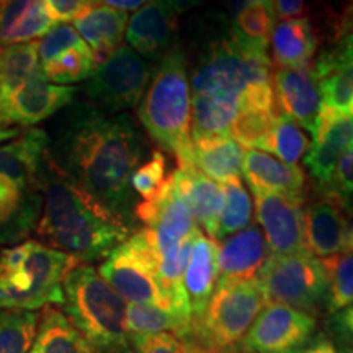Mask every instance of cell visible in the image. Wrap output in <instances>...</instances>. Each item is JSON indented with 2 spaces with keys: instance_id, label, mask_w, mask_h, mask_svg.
Listing matches in <instances>:
<instances>
[{
  "instance_id": "1",
  "label": "cell",
  "mask_w": 353,
  "mask_h": 353,
  "mask_svg": "<svg viewBox=\"0 0 353 353\" xmlns=\"http://www.w3.org/2000/svg\"><path fill=\"white\" fill-rule=\"evenodd\" d=\"M48 138L51 164L126 226L138 229L134 211L139 201L131 176L151 152L130 114L72 101Z\"/></svg>"
},
{
  "instance_id": "2",
  "label": "cell",
  "mask_w": 353,
  "mask_h": 353,
  "mask_svg": "<svg viewBox=\"0 0 353 353\" xmlns=\"http://www.w3.org/2000/svg\"><path fill=\"white\" fill-rule=\"evenodd\" d=\"M41 213L34 232L41 244L59 250L79 263L105 260L136 229L70 183L51 164L46 152L41 176Z\"/></svg>"
},
{
  "instance_id": "3",
  "label": "cell",
  "mask_w": 353,
  "mask_h": 353,
  "mask_svg": "<svg viewBox=\"0 0 353 353\" xmlns=\"http://www.w3.org/2000/svg\"><path fill=\"white\" fill-rule=\"evenodd\" d=\"M138 117L154 143L174 154L179 167L188 164L192 90L187 57L179 44L156 64L151 82L139 101Z\"/></svg>"
},
{
  "instance_id": "4",
  "label": "cell",
  "mask_w": 353,
  "mask_h": 353,
  "mask_svg": "<svg viewBox=\"0 0 353 353\" xmlns=\"http://www.w3.org/2000/svg\"><path fill=\"white\" fill-rule=\"evenodd\" d=\"M268 44L241 37L232 25L229 32L210 43L193 65L192 97H214L239 103L244 95L272 87V63Z\"/></svg>"
},
{
  "instance_id": "5",
  "label": "cell",
  "mask_w": 353,
  "mask_h": 353,
  "mask_svg": "<svg viewBox=\"0 0 353 353\" xmlns=\"http://www.w3.org/2000/svg\"><path fill=\"white\" fill-rule=\"evenodd\" d=\"M61 309L99 353H134L126 330V301L95 265L77 263L64 278Z\"/></svg>"
},
{
  "instance_id": "6",
  "label": "cell",
  "mask_w": 353,
  "mask_h": 353,
  "mask_svg": "<svg viewBox=\"0 0 353 353\" xmlns=\"http://www.w3.org/2000/svg\"><path fill=\"white\" fill-rule=\"evenodd\" d=\"M77 263L34 239L0 250V309L41 311L61 306L64 278Z\"/></svg>"
},
{
  "instance_id": "7",
  "label": "cell",
  "mask_w": 353,
  "mask_h": 353,
  "mask_svg": "<svg viewBox=\"0 0 353 353\" xmlns=\"http://www.w3.org/2000/svg\"><path fill=\"white\" fill-rule=\"evenodd\" d=\"M265 304L267 298L255 278L218 285L205 314L192 324L185 342L201 350L231 352L239 345Z\"/></svg>"
},
{
  "instance_id": "8",
  "label": "cell",
  "mask_w": 353,
  "mask_h": 353,
  "mask_svg": "<svg viewBox=\"0 0 353 353\" xmlns=\"http://www.w3.org/2000/svg\"><path fill=\"white\" fill-rule=\"evenodd\" d=\"M267 303L286 304L316 317L325 312L329 276L322 259L307 250L268 255L255 276Z\"/></svg>"
},
{
  "instance_id": "9",
  "label": "cell",
  "mask_w": 353,
  "mask_h": 353,
  "mask_svg": "<svg viewBox=\"0 0 353 353\" xmlns=\"http://www.w3.org/2000/svg\"><path fill=\"white\" fill-rule=\"evenodd\" d=\"M128 304H154L169 311L159 285V254L148 228L132 231L97 268Z\"/></svg>"
},
{
  "instance_id": "10",
  "label": "cell",
  "mask_w": 353,
  "mask_h": 353,
  "mask_svg": "<svg viewBox=\"0 0 353 353\" xmlns=\"http://www.w3.org/2000/svg\"><path fill=\"white\" fill-rule=\"evenodd\" d=\"M156 64L128 44H120L103 64L97 65L83 87L87 103L107 113L136 108L151 82Z\"/></svg>"
},
{
  "instance_id": "11",
  "label": "cell",
  "mask_w": 353,
  "mask_h": 353,
  "mask_svg": "<svg viewBox=\"0 0 353 353\" xmlns=\"http://www.w3.org/2000/svg\"><path fill=\"white\" fill-rule=\"evenodd\" d=\"M48 131L28 128L0 145V201L21 203L41 192Z\"/></svg>"
},
{
  "instance_id": "12",
  "label": "cell",
  "mask_w": 353,
  "mask_h": 353,
  "mask_svg": "<svg viewBox=\"0 0 353 353\" xmlns=\"http://www.w3.org/2000/svg\"><path fill=\"white\" fill-rule=\"evenodd\" d=\"M317 332V319L286 304L267 303L237 345L242 353H298Z\"/></svg>"
},
{
  "instance_id": "13",
  "label": "cell",
  "mask_w": 353,
  "mask_h": 353,
  "mask_svg": "<svg viewBox=\"0 0 353 353\" xmlns=\"http://www.w3.org/2000/svg\"><path fill=\"white\" fill-rule=\"evenodd\" d=\"M352 20L341 17L332 46L325 48L312 61V77L321 94L322 107L335 112H353V57H352Z\"/></svg>"
},
{
  "instance_id": "14",
  "label": "cell",
  "mask_w": 353,
  "mask_h": 353,
  "mask_svg": "<svg viewBox=\"0 0 353 353\" xmlns=\"http://www.w3.org/2000/svg\"><path fill=\"white\" fill-rule=\"evenodd\" d=\"M255 198L259 228L273 255L296 254L306 250L304 244V201L281 193L250 188Z\"/></svg>"
},
{
  "instance_id": "15",
  "label": "cell",
  "mask_w": 353,
  "mask_h": 353,
  "mask_svg": "<svg viewBox=\"0 0 353 353\" xmlns=\"http://www.w3.org/2000/svg\"><path fill=\"white\" fill-rule=\"evenodd\" d=\"M77 87L57 85L44 79L41 68L13 92L0 113L7 126H34L69 107L77 95Z\"/></svg>"
},
{
  "instance_id": "16",
  "label": "cell",
  "mask_w": 353,
  "mask_h": 353,
  "mask_svg": "<svg viewBox=\"0 0 353 353\" xmlns=\"http://www.w3.org/2000/svg\"><path fill=\"white\" fill-rule=\"evenodd\" d=\"M311 134L312 143L304 156V165L322 190L332 176L339 157L352 148L353 114L321 107Z\"/></svg>"
},
{
  "instance_id": "17",
  "label": "cell",
  "mask_w": 353,
  "mask_h": 353,
  "mask_svg": "<svg viewBox=\"0 0 353 353\" xmlns=\"http://www.w3.org/2000/svg\"><path fill=\"white\" fill-rule=\"evenodd\" d=\"M128 46L156 64L179 44L176 15L162 0H149L128 19Z\"/></svg>"
},
{
  "instance_id": "18",
  "label": "cell",
  "mask_w": 353,
  "mask_h": 353,
  "mask_svg": "<svg viewBox=\"0 0 353 353\" xmlns=\"http://www.w3.org/2000/svg\"><path fill=\"white\" fill-rule=\"evenodd\" d=\"M304 244L317 259L352 250V226L347 211L329 198H317L303 211Z\"/></svg>"
},
{
  "instance_id": "19",
  "label": "cell",
  "mask_w": 353,
  "mask_h": 353,
  "mask_svg": "<svg viewBox=\"0 0 353 353\" xmlns=\"http://www.w3.org/2000/svg\"><path fill=\"white\" fill-rule=\"evenodd\" d=\"M272 88L276 113L309 132L314 131L322 101L311 70L278 68Z\"/></svg>"
},
{
  "instance_id": "20",
  "label": "cell",
  "mask_w": 353,
  "mask_h": 353,
  "mask_svg": "<svg viewBox=\"0 0 353 353\" xmlns=\"http://www.w3.org/2000/svg\"><path fill=\"white\" fill-rule=\"evenodd\" d=\"M218 244V285L254 280L270 255L259 224H249ZM216 285V286H218Z\"/></svg>"
},
{
  "instance_id": "21",
  "label": "cell",
  "mask_w": 353,
  "mask_h": 353,
  "mask_svg": "<svg viewBox=\"0 0 353 353\" xmlns=\"http://www.w3.org/2000/svg\"><path fill=\"white\" fill-rule=\"evenodd\" d=\"M170 179L176 193L187 203L198 229L201 232L205 231V236L214 241L224 201L221 183L192 165L179 167L172 172Z\"/></svg>"
},
{
  "instance_id": "22",
  "label": "cell",
  "mask_w": 353,
  "mask_h": 353,
  "mask_svg": "<svg viewBox=\"0 0 353 353\" xmlns=\"http://www.w3.org/2000/svg\"><path fill=\"white\" fill-rule=\"evenodd\" d=\"M218 285V244L198 229L185 265L183 288L187 293L192 324L205 314Z\"/></svg>"
},
{
  "instance_id": "23",
  "label": "cell",
  "mask_w": 353,
  "mask_h": 353,
  "mask_svg": "<svg viewBox=\"0 0 353 353\" xmlns=\"http://www.w3.org/2000/svg\"><path fill=\"white\" fill-rule=\"evenodd\" d=\"M242 174L249 188L267 190L306 201V174L301 167L288 165L272 154L247 149L242 159Z\"/></svg>"
},
{
  "instance_id": "24",
  "label": "cell",
  "mask_w": 353,
  "mask_h": 353,
  "mask_svg": "<svg viewBox=\"0 0 353 353\" xmlns=\"http://www.w3.org/2000/svg\"><path fill=\"white\" fill-rule=\"evenodd\" d=\"M128 19V12L101 3L87 8L74 20V28L90 50L95 68L103 64L112 52L123 44Z\"/></svg>"
},
{
  "instance_id": "25",
  "label": "cell",
  "mask_w": 353,
  "mask_h": 353,
  "mask_svg": "<svg viewBox=\"0 0 353 353\" xmlns=\"http://www.w3.org/2000/svg\"><path fill=\"white\" fill-rule=\"evenodd\" d=\"M273 63L283 69L311 68L317 52V37L306 17L280 20L270 33Z\"/></svg>"
},
{
  "instance_id": "26",
  "label": "cell",
  "mask_w": 353,
  "mask_h": 353,
  "mask_svg": "<svg viewBox=\"0 0 353 353\" xmlns=\"http://www.w3.org/2000/svg\"><path fill=\"white\" fill-rule=\"evenodd\" d=\"M52 25L44 0H0V46L38 41Z\"/></svg>"
},
{
  "instance_id": "27",
  "label": "cell",
  "mask_w": 353,
  "mask_h": 353,
  "mask_svg": "<svg viewBox=\"0 0 353 353\" xmlns=\"http://www.w3.org/2000/svg\"><path fill=\"white\" fill-rule=\"evenodd\" d=\"M30 353H99L59 306L39 311L37 335Z\"/></svg>"
},
{
  "instance_id": "28",
  "label": "cell",
  "mask_w": 353,
  "mask_h": 353,
  "mask_svg": "<svg viewBox=\"0 0 353 353\" xmlns=\"http://www.w3.org/2000/svg\"><path fill=\"white\" fill-rule=\"evenodd\" d=\"M242 159H244V151L241 145L229 136H224V138L192 141L187 165L195 167L214 182L224 183L234 176H241Z\"/></svg>"
},
{
  "instance_id": "29",
  "label": "cell",
  "mask_w": 353,
  "mask_h": 353,
  "mask_svg": "<svg viewBox=\"0 0 353 353\" xmlns=\"http://www.w3.org/2000/svg\"><path fill=\"white\" fill-rule=\"evenodd\" d=\"M38 69V41L0 46V113L13 92Z\"/></svg>"
},
{
  "instance_id": "30",
  "label": "cell",
  "mask_w": 353,
  "mask_h": 353,
  "mask_svg": "<svg viewBox=\"0 0 353 353\" xmlns=\"http://www.w3.org/2000/svg\"><path fill=\"white\" fill-rule=\"evenodd\" d=\"M125 322L132 348L136 342L162 332L174 334L182 341L187 337L176 317L167 309L154 304H126Z\"/></svg>"
},
{
  "instance_id": "31",
  "label": "cell",
  "mask_w": 353,
  "mask_h": 353,
  "mask_svg": "<svg viewBox=\"0 0 353 353\" xmlns=\"http://www.w3.org/2000/svg\"><path fill=\"white\" fill-rule=\"evenodd\" d=\"M41 205V193L21 203L0 201V247H12L28 239L38 224Z\"/></svg>"
},
{
  "instance_id": "32",
  "label": "cell",
  "mask_w": 353,
  "mask_h": 353,
  "mask_svg": "<svg viewBox=\"0 0 353 353\" xmlns=\"http://www.w3.org/2000/svg\"><path fill=\"white\" fill-rule=\"evenodd\" d=\"M221 188H223L224 201L214 241L224 239L252 224V198L242 183L241 176H234L228 182L221 183Z\"/></svg>"
},
{
  "instance_id": "33",
  "label": "cell",
  "mask_w": 353,
  "mask_h": 353,
  "mask_svg": "<svg viewBox=\"0 0 353 353\" xmlns=\"http://www.w3.org/2000/svg\"><path fill=\"white\" fill-rule=\"evenodd\" d=\"M309 145H311V141L301 126L283 117H278L270 134L255 149L273 154L278 161L288 165H298L299 161L306 156Z\"/></svg>"
},
{
  "instance_id": "34",
  "label": "cell",
  "mask_w": 353,
  "mask_h": 353,
  "mask_svg": "<svg viewBox=\"0 0 353 353\" xmlns=\"http://www.w3.org/2000/svg\"><path fill=\"white\" fill-rule=\"evenodd\" d=\"M38 321L39 311L0 309V353H30Z\"/></svg>"
},
{
  "instance_id": "35",
  "label": "cell",
  "mask_w": 353,
  "mask_h": 353,
  "mask_svg": "<svg viewBox=\"0 0 353 353\" xmlns=\"http://www.w3.org/2000/svg\"><path fill=\"white\" fill-rule=\"evenodd\" d=\"M278 117L276 110L239 108L229 128V138L241 148L255 149L270 134Z\"/></svg>"
},
{
  "instance_id": "36",
  "label": "cell",
  "mask_w": 353,
  "mask_h": 353,
  "mask_svg": "<svg viewBox=\"0 0 353 353\" xmlns=\"http://www.w3.org/2000/svg\"><path fill=\"white\" fill-rule=\"evenodd\" d=\"M329 276V293L325 312L334 314L353 303V257L352 250L322 259Z\"/></svg>"
},
{
  "instance_id": "37",
  "label": "cell",
  "mask_w": 353,
  "mask_h": 353,
  "mask_svg": "<svg viewBox=\"0 0 353 353\" xmlns=\"http://www.w3.org/2000/svg\"><path fill=\"white\" fill-rule=\"evenodd\" d=\"M44 79L57 85H69V83L82 82L90 77L94 72V59L88 46L72 48V50L63 52L51 63L39 65Z\"/></svg>"
},
{
  "instance_id": "38",
  "label": "cell",
  "mask_w": 353,
  "mask_h": 353,
  "mask_svg": "<svg viewBox=\"0 0 353 353\" xmlns=\"http://www.w3.org/2000/svg\"><path fill=\"white\" fill-rule=\"evenodd\" d=\"M167 159L162 151H154L131 176V188L141 201L156 198L167 182Z\"/></svg>"
},
{
  "instance_id": "39",
  "label": "cell",
  "mask_w": 353,
  "mask_h": 353,
  "mask_svg": "<svg viewBox=\"0 0 353 353\" xmlns=\"http://www.w3.org/2000/svg\"><path fill=\"white\" fill-rule=\"evenodd\" d=\"M275 20V12H273L272 3H252V6L245 7L232 20L231 25L245 39L260 44H268V37H270Z\"/></svg>"
},
{
  "instance_id": "40",
  "label": "cell",
  "mask_w": 353,
  "mask_h": 353,
  "mask_svg": "<svg viewBox=\"0 0 353 353\" xmlns=\"http://www.w3.org/2000/svg\"><path fill=\"white\" fill-rule=\"evenodd\" d=\"M81 46H85V41L81 38V34L77 33V30L72 25L54 23L38 41L39 65L51 63L63 52Z\"/></svg>"
},
{
  "instance_id": "41",
  "label": "cell",
  "mask_w": 353,
  "mask_h": 353,
  "mask_svg": "<svg viewBox=\"0 0 353 353\" xmlns=\"http://www.w3.org/2000/svg\"><path fill=\"white\" fill-rule=\"evenodd\" d=\"M353 152L352 148L342 152L339 157L337 165L330 180L324 188L319 190L321 195L324 198H329L342 206L343 210L350 211L352 208V190H353Z\"/></svg>"
},
{
  "instance_id": "42",
  "label": "cell",
  "mask_w": 353,
  "mask_h": 353,
  "mask_svg": "<svg viewBox=\"0 0 353 353\" xmlns=\"http://www.w3.org/2000/svg\"><path fill=\"white\" fill-rule=\"evenodd\" d=\"M352 306L329 314L325 335L339 353H352Z\"/></svg>"
},
{
  "instance_id": "43",
  "label": "cell",
  "mask_w": 353,
  "mask_h": 353,
  "mask_svg": "<svg viewBox=\"0 0 353 353\" xmlns=\"http://www.w3.org/2000/svg\"><path fill=\"white\" fill-rule=\"evenodd\" d=\"M134 353H195V350L176 335L162 332L136 342Z\"/></svg>"
},
{
  "instance_id": "44",
  "label": "cell",
  "mask_w": 353,
  "mask_h": 353,
  "mask_svg": "<svg viewBox=\"0 0 353 353\" xmlns=\"http://www.w3.org/2000/svg\"><path fill=\"white\" fill-rule=\"evenodd\" d=\"M44 3L54 23H65L76 20L87 8L97 6L99 0H44Z\"/></svg>"
},
{
  "instance_id": "45",
  "label": "cell",
  "mask_w": 353,
  "mask_h": 353,
  "mask_svg": "<svg viewBox=\"0 0 353 353\" xmlns=\"http://www.w3.org/2000/svg\"><path fill=\"white\" fill-rule=\"evenodd\" d=\"M273 12L275 19H296L304 12V0H273Z\"/></svg>"
},
{
  "instance_id": "46",
  "label": "cell",
  "mask_w": 353,
  "mask_h": 353,
  "mask_svg": "<svg viewBox=\"0 0 353 353\" xmlns=\"http://www.w3.org/2000/svg\"><path fill=\"white\" fill-rule=\"evenodd\" d=\"M298 353H339L324 332H316Z\"/></svg>"
},
{
  "instance_id": "47",
  "label": "cell",
  "mask_w": 353,
  "mask_h": 353,
  "mask_svg": "<svg viewBox=\"0 0 353 353\" xmlns=\"http://www.w3.org/2000/svg\"><path fill=\"white\" fill-rule=\"evenodd\" d=\"M162 2L170 8L175 15H179V13H185L192 10V8L200 7L201 3L206 2V0H162Z\"/></svg>"
},
{
  "instance_id": "48",
  "label": "cell",
  "mask_w": 353,
  "mask_h": 353,
  "mask_svg": "<svg viewBox=\"0 0 353 353\" xmlns=\"http://www.w3.org/2000/svg\"><path fill=\"white\" fill-rule=\"evenodd\" d=\"M99 2L103 3V6L117 8V10L130 12L138 10L139 7H143L145 2H149V0H99Z\"/></svg>"
},
{
  "instance_id": "49",
  "label": "cell",
  "mask_w": 353,
  "mask_h": 353,
  "mask_svg": "<svg viewBox=\"0 0 353 353\" xmlns=\"http://www.w3.org/2000/svg\"><path fill=\"white\" fill-rule=\"evenodd\" d=\"M252 3H272L273 6V0H226V6H228V12L231 15V19H236L239 13L244 10L245 7L252 6Z\"/></svg>"
},
{
  "instance_id": "50",
  "label": "cell",
  "mask_w": 353,
  "mask_h": 353,
  "mask_svg": "<svg viewBox=\"0 0 353 353\" xmlns=\"http://www.w3.org/2000/svg\"><path fill=\"white\" fill-rule=\"evenodd\" d=\"M20 132H21L20 128L7 126V125H2V123H0V144L6 143V141H8V139L17 138Z\"/></svg>"
},
{
  "instance_id": "51",
  "label": "cell",
  "mask_w": 353,
  "mask_h": 353,
  "mask_svg": "<svg viewBox=\"0 0 353 353\" xmlns=\"http://www.w3.org/2000/svg\"><path fill=\"white\" fill-rule=\"evenodd\" d=\"M193 350H195V353H234V352H236V348H234V350H231V352H208V350H201V348L193 347Z\"/></svg>"
},
{
  "instance_id": "52",
  "label": "cell",
  "mask_w": 353,
  "mask_h": 353,
  "mask_svg": "<svg viewBox=\"0 0 353 353\" xmlns=\"http://www.w3.org/2000/svg\"><path fill=\"white\" fill-rule=\"evenodd\" d=\"M234 353H242V352H239V350H237V348H236V352H234Z\"/></svg>"
}]
</instances>
